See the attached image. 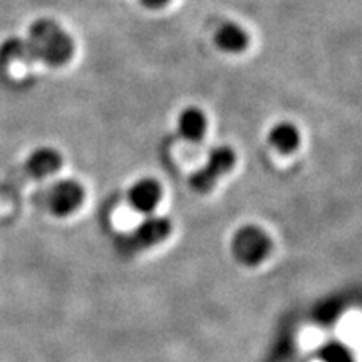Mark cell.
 <instances>
[{
  "label": "cell",
  "instance_id": "obj_12",
  "mask_svg": "<svg viewBox=\"0 0 362 362\" xmlns=\"http://www.w3.org/2000/svg\"><path fill=\"white\" fill-rule=\"evenodd\" d=\"M170 0H141V4L148 8H160L165 7Z\"/></svg>",
  "mask_w": 362,
  "mask_h": 362
},
{
  "label": "cell",
  "instance_id": "obj_5",
  "mask_svg": "<svg viewBox=\"0 0 362 362\" xmlns=\"http://www.w3.org/2000/svg\"><path fill=\"white\" fill-rule=\"evenodd\" d=\"M267 248H269L267 237L259 228H253V226L242 228L237 238H235V252H237V255L250 262L259 260V257L265 255Z\"/></svg>",
  "mask_w": 362,
  "mask_h": 362
},
{
  "label": "cell",
  "instance_id": "obj_3",
  "mask_svg": "<svg viewBox=\"0 0 362 362\" xmlns=\"http://www.w3.org/2000/svg\"><path fill=\"white\" fill-rule=\"evenodd\" d=\"M170 230H171L170 221L165 218H156V216H153V218L144 220L133 233L124 238L123 242L124 250L138 252V250H143V248L156 245V243H160L161 240L168 237Z\"/></svg>",
  "mask_w": 362,
  "mask_h": 362
},
{
  "label": "cell",
  "instance_id": "obj_2",
  "mask_svg": "<svg viewBox=\"0 0 362 362\" xmlns=\"http://www.w3.org/2000/svg\"><path fill=\"white\" fill-rule=\"evenodd\" d=\"M235 165V153L228 146H218L211 149L210 155H208L206 165L202 170L194 171L192 180V187L200 193L210 192L215 187L216 181L221 176L228 173Z\"/></svg>",
  "mask_w": 362,
  "mask_h": 362
},
{
  "label": "cell",
  "instance_id": "obj_7",
  "mask_svg": "<svg viewBox=\"0 0 362 362\" xmlns=\"http://www.w3.org/2000/svg\"><path fill=\"white\" fill-rule=\"evenodd\" d=\"M215 44L218 45L221 51L237 54L245 51L248 45V34L243 27L233 22H225L218 27L215 34Z\"/></svg>",
  "mask_w": 362,
  "mask_h": 362
},
{
  "label": "cell",
  "instance_id": "obj_6",
  "mask_svg": "<svg viewBox=\"0 0 362 362\" xmlns=\"http://www.w3.org/2000/svg\"><path fill=\"white\" fill-rule=\"evenodd\" d=\"M161 198V187L155 180H139L129 189V203L134 210L148 211L155 210Z\"/></svg>",
  "mask_w": 362,
  "mask_h": 362
},
{
  "label": "cell",
  "instance_id": "obj_10",
  "mask_svg": "<svg viewBox=\"0 0 362 362\" xmlns=\"http://www.w3.org/2000/svg\"><path fill=\"white\" fill-rule=\"evenodd\" d=\"M59 166H61V156L51 149H42L33 156L29 168L35 176H47L57 171Z\"/></svg>",
  "mask_w": 362,
  "mask_h": 362
},
{
  "label": "cell",
  "instance_id": "obj_8",
  "mask_svg": "<svg viewBox=\"0 0 362 362\" xmlns=\"http://www.w3.org/2000/svg\"><path fill=\"white\" fill-rule=\"evenodd\" d=\"M180 134L189 143L202 141L206 131V117L197 107H188L181 112L178 119Z\"/></svg>",
  "mask_w": 362,
  "mask_h": 362
},
{
  "label": "cell",
  "instance_id": "obj_1",
  "mask_svg": "<svg viewBox=\"0 0 362 362\" xmlns=\"http://www.w3.org/2000/svg\"><path fill=\"white\" fill-rule=\"evenodd\" d=\"M34 52L52 66L64 64L72 56L74 44L69 35L62 33L52 22H40L33 30Z\"/></svg>",
  "mask_w": 362,
  "mask_h": 362
},
{
  "label": "cell",
  "instance_id": "obj_9",
  "mask_svg": "<svg viewBox=\"0 0 362 362\" xmlns=\"http://www.w3.org/2000/svg\"><path fill=\"white\" fill-rule=\"evenodd\" d=\"M269 141L280 153H292L300 143V133L292 123H279L272 128Z\"/></svg>",
  "mask_w": 362,
  "mask_h": 362
},
{
  "label": "cell",
  "instance_id": "obj_11",
  "mask_svg": "<svg viewBox=\"0 0 362 362\" xmlns=\"http://www.w3.org/2000/svg\"><path fill=\"white\" fill-rule=\"evenodd\" d=\"M344 334L352 344L362 342V319L361 317H352L349 322L344 325Z\"/></svg>",
  "mask_w": 362,
  "mask_h": 362
},
{
  "label": "cell",
  "instance_id": "obj_4",
  "mask_svg": "<svg viewBox=\"0 0 362 362\" xmlns=\"http://www.w3.org/2000/svg\"><path fill=\"white\" fill-rule=\"evenodd\" d=\"M84 192L74 181H61L52 188L49 197L51 210L59 216L69 215L83 203Z\"/></svg>",
  "mask_w": 362,
  "mask_h": 362
}]
</instances>
